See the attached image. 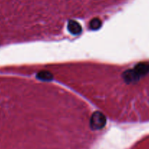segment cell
Listing matches in <instances>:
<instances>
[{"mask_svg":"<svg viewBox=\"0 0 149 149\" xmlns=\"http://www.w3.org/2000/svg\"><path fill=\"white\" fill-rule=\"evenodd\" d=\"M149 72V64L141 63L134 67V69L127 70L123 74V78L127 83L134 82L144 76Z\"/></svg>","mask_w":149,"mask_h":149,"instance_id":"6da1fadb","label":"cell"},{"mask_svg":"<svg viewBox=\"0 0 149 149\" xmlns=\"http://www.w3.org/2000/svg\"><path fill=\"white\" fill-rule=\"evenodd\" d=\"M37 78L41 80H43V81H50V80H51L53 78V75L49 72L42 71L38 73Z\"/></svg>","mask_w":149,"mask_h":149,"instance_id":"5b68a950","label":"cell"},{"mask_svg":"<svg viewBox=\"0 0 149 149\" xmlns=\"http://www.w3.org/2000/svg\"><path fill=\"white\" fill-rule=\"evenodd\" d=\"M106 117L104 114L100 111L94 112L90 119V127L93 130H102L105 126Z\"/></svg>","mask_w":149,"mask_h":149,"instance_id":"7a4b0ae2","label":"cell"},{"mask_svg":"<svg viewBox=\"0 0 149 149\" xmlns=\"http://www.w3.org/2000/svg\"><path fill=\"white\" fill-rule=\"evenodd\" d=\"M102 26V21L99 18H95L91 21L89 23V28L92 30H97Z\"/></svg>","mask_w":149,"mask_h":149,"instance_id":"277c9868","label":"cell"},{"mask_svg":"<svg viewBox=\"0 0 149 149\" xmlns=\"http://www.w3.org/2000/svg\"><path fill=\"white\" fill-rule=\"evenodd\" d=\"M67 28H68L69 32L71 34H72V35H78L82 31L81 24L78 22H77V21H73V20L69 21Z\"/></svg>","mask_w":149,"mask_h":149,"instance_id":"3957f363","label":"cell"}]
</instances>
